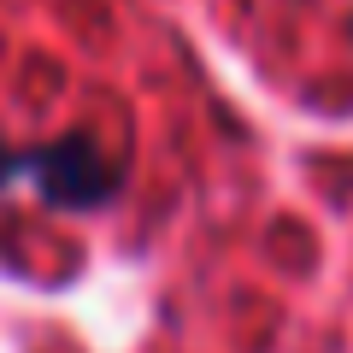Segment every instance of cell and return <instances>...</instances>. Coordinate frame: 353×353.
<instances>
[{"mask_svg": "<svg viewBox=\"0 0 353 353\" xmlns=\"http://www.w3.org/2000/svg\"><path fill=\"white\" fill-rule=\"evenodd\" d=\"M12 176H36L53 206H101L118 194V159H106L94 136H59L53 148L36 153H6L0 148V189Z\"/></svg>", "mask_w": 353, "mask_h": 353, "instance_id": "obj_1", "label": "cell"}]
</instances>
